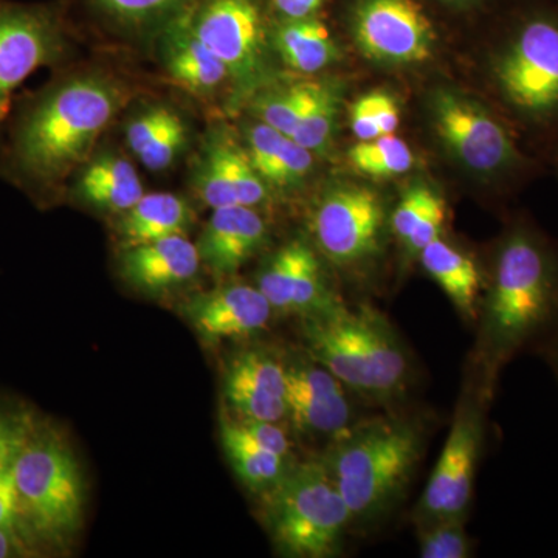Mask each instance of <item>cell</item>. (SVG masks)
<instances>
[{
	"instance_id": "1",
	"label": "cell",
	"mask_w": 558,
	"mask_h": 558,
	"mask_svg": "<svg viewBox=\"0 0 558 558\" xmlns=\"http://www.w3.org/2000/svg\"><path fill=\"white\" fill-rule=\"evenodd\" d=\"M128 98L130 89L102 73L51 84L14 120L3 161L7 174L33 193L57 189L90 159Z\"/></svg>"
},
{
	"instance_id": "2",
	"label": "cell",
	"mask_w": 558,
	"mask_h": 558,
	"mask_svg": "<svg viewBox=\"0 0 558 558\" xmlns=\"http://www.w3.org/2000/svg\"><path fill=\"white\" fill-rule=\"evenodd\" d=\"M484 289L472 366L494 391L510 360L558 332L557 250L517 223L499 242Z\"/></svg>"
},
{
	"instance_id": "3",
	"label": "cell",
	"mask_w": 558,
	"mask_h": 558,
	"mask_svg": "<svg viewBox=\"0 0 558 558\" xmlns=\"http://www.w3.org/2000/svg\"><path fill=\"white\" fill-rule=\"evenodd\" d=\"M427 444L421 418L357 421L319 458L351 512L352 527L384 520L405 497Z\"/></svg>"
},
{
	"instance_id": "4",
	"label": "cell",
	"mask_w": 558,
	"mask_h": 558,
	"mask_svg": "<svg viewBox=\"0 0 558 558\" xmlns=\"http://www.w3.org/2000/svg\"><path fill=\"white\" fill-rule=\"evenodd\" d=\"M307 355L330 371L351 395L388 407L399 402L411 381L410 352L379 311L362 306L304 318Z\"/></svg>"
},
{
	"instance_id": "5",
	"label": "cell",
	"mask_w": 558,
	"mask_h": 558,
	"mask_svg": "<svg viewBox=\"0 0 558 558\" xmlns=\"http://www.w3.org/2000/svg\"><path fill=\"white\" fill-rule=\"evenodd\" d=\"M264 523L275 548L286 557L339 556L351 512L319 459L290 465L264 492Z\"/></svg>"
},
{
	"instance_id": "6",
	"label": "cell",
	"mask_w": 558,
	"mask_h": 558,
	"mask_svg": "<svg viewBox=\"0 0 558 558\" xmlns=\"http://www.w3.org/2000/svg\"><path fill=\"white\" fill-rule=\"evenodd\" d=\"M11 475L33 538L61 546L80 531L83 480L78 462L57 433L33 428Z\"/></svg>"
},
{
	"instance_id": "7",
	"label": "cell",
	"mask_w": 558,
	"mask_h": 558,
	"mask_svg": "<svg viewBox=\"0 0 558 558\" xmlns=\"http://www.w3.org/2000/svg\"><path fill=\"white\" fill-rule=\"evenodd\" d=\"M494 391L476 371L465 379L450 433L416 508V529L439 521L468 520L486 439V411Z\"/></svg>"
},
{
	"instance_id": "8",
	"label": "cell",
	"mask_w": 558,
	"mask_h": 558,
	"mask_svg": "<svg viewBox=\"0 0 558 558\" xmlns=\"http://www.w3.org/2000/svg\"><path fill=\"white\" fill-rule=\"evenodd\" d=\"M502 100L524 120L558 121V20L529 17L517 27L494 61Z\"/></svg>"
},
{
	"instance_id": "9",
	"label": "cell",
	"mask_w": 558,
	"mask_h": 558,
	"mask_svg": "<svg viewBox=\"0 0 558 558\" xmlns=\"http://www.w3.org/2000/svg\"><path fill=\"white\" fill-rule=\"evenodd\" d=\"M384 202L368 186L343 185L323 194L311 233L326 259L340 269H362L379 258L385 236Z\"/></svg>"
},
{
	"instance_id": "10",
	"label": "cell",
	"mask_w": 558,
	"mask_h": 558,
	"mask_svg": "<svg viewBox=\"0 0 558 558\" xmlns=\"http://www.w3.org/2000/svg\"><path fill=\"white\" fill-rule=\"evenodd\" d=\"M429 109L440 142L470 171L502 178L523 167V154L508 128L478 101L442 89L435 92Z\"/></svg>"
},
{
	"instance_id": "11",
	"label": "cell",
	"mask_w": 558,
	"mask_h": 558,
	"mask_svg": "<svg viewBox=\"0 0 558 558\" xmlns=\"http://www.w3.org/2000/svg\"><path fill=\"white\" fill-rule=\"evenodd\" d=\"M194 32L229 72L234 90L248 92L266 73L267 38L256 0H199L189 7Z\"/></svg>"
},
{
	"instance_id": "12",
	"label": "cell",
	"mask_w": 558,
	"mask_h": 558,
	"mask_svg": "<svg viewBox=\"0 0 558 558\" xmlns=\"http://www.w3.org/2000/svg\"><path fill=\"white\" fill-rule=\"evenodd\" d=\"M64 53V31L54 11L0 0V126L9 119L17 87Z\"/></svg>"
},
{
	"instance_id": "13",
	"label": "cell",
	"mask_w": 558,
	"mask_h": 558,
	"mask_svg": "<svg viewBox=\"0 0 558 558\" xmlns=\"http://www.w3.org/2000/svg\"><path fill=\"white\" fill-rule=\"evenodd\" d=\"M352 33L363 57L384 64H421L435 46V28L416 0H362Z\"/></svg>"
},
{
	"instance_id": "14",
	"label": "cell",
	"mask_w": 558,
	"mask_h": 558,
	"mask_svg": "<svg viewBox=\"0 0 558 558\" xmlns=\"http://www.w3.org/2000/svg\"><path fill=\"white\" fill-rule=\"evenodd\" d=\"M286 402L292 427L328 446L357 422L348 388L311 355L286 365Z\"/></svg>"
},
{
	"instance_id": "15",
	"label": "cell",
	"mask_w": 558,
	"mask_h": 558,
	"mask_svg": "<svg viewBox=\"0 0 558 558\" xmlns=\"http://www.w3.org/2000/svg\"><path fill=\"white\" fill-rule=\"evenodd\" d=\"M271 310L312 318L340 307L323 278L317 253L304 241H290L271 256L256 286Z\"/></svg>"
},
{
	"instance_id": "16",
	"label": "cell",
	"mask_w": 558,
	"mask_h": 558,
	"mask_svg": "<svg viewBox=\"0 0 558 558\" xmlns=\"http://www.w3.org/2000/svg\"><path fill=\"white\" fill-rule=\"evenodd\" d=\"M274 310L258 288L226 284L190 301L186 315L209 344L247 339L269 325Z\"/></svg>"
},
{
	"instance_id": "17",
	"label": "cell",
	"mask_w": 558,
	"mask_h": 558,
	"mask_svg": "<svg viewBox=\"0 0 558 558\" xmlns=\"http://www.w3.org/2000/svg\"><path fill=\"white\" fill-rule=\"evenodd\" d=\"M223 395L240 417L281 422L288 417L286 363L260 349L241 352L227 368Z\"/></svg>"
},
{
	"instance_id": "18",
	"label": "cell",
	"mask_w": 558,
	"mask_h": 558,
	"mask_svg": "<svg viewBox=\"0 0 558 558\" xmlns=\"http://www.w3.org/2000/svg\"><path fill=\"white\" fill-rule=\"evenodd\" d=\"M267 241V223L256 208L230 205L213 209L197 252L202 264L219 277L236 274Z\"/></svg>"
},
{
	"instance_id": "19",
	"label": "cell",
	"mask_w": 558,
	"mask_h": 558,
	"mask_svg": "<svg viewBox=\"0 0 558 558\" xmlns=\"http://www.w3.org/2000/svg\"><path fill=\"white\" fill-rule=\"evenodd\" d=\"M160 60L175 84L201 97H211L230 81L223 62L194 32L189 9L165 24Z\"/></svg>"
},
{
	"instance_id": "20",
	"label": "cell",
	"mask_w": 558,
	"mask_h": 558,
	"mask_svg": "<svg viewBox=\"0 0 558 558\" xmlns=\"http://www.w3.org/2000/svg\"><path fill=\"white\" fill-rule=\"evenodd\" d=\"M202 266L197 245L185 234L123 248L121 277L145 293H161L186 284Z\"/></svg>"
},
{
	"instance_id": "21",
	"label": "cell",
	"mask_w": 558,
	"mask_h": 558,
	"mask_svg": "<svg viewBox=\"0 0 558 558\" xmlns=\"http://www.w3.org/2000/svg\"><path fill=\"white\" fill-rule=\"evenodd\" d=\"M145 194L138 172L126 157L105 153L80 168L73 196L81 204L119 216L134 207Z\"/></svg>"
},
{
	"instance_id": "22",
	"label": "cell",
	"mask_w": 558,
	"mask_h": 558,
	"mask_svg": "<svg viewBox=\"0 0 558 558\" xmlns=\"http://www.w3.org/2000/svg\"><path fill=\"white\" fill-rule=\"evenodd\" d=\"M194 211L185 197L171 193L143 194L142 199L117 216L116 233L123 248L185 234Z\"/></svg>"
},
{
	"instance_id": "23",
	"label": "cell",
	"mask_w": 558,
	"mask_h": 558,
	"mask_svg": "<svg viewBox=\"0 0 558 558\" xmlns=\"http://www.w3.org/2000/svg\"><path fill=\"white\" fill-rule=\"evenodd\" d=\"M418 259L433 281L449 296L458 314L470 323H476L484 290L483 275L476 260L442 236L422 250Z\"/></svg>"
},
{
	"instance_id": "24",
	"label": "cell",
	"mask_w": 558,
	"mask_h": 558,
	"mask_svg": "<svg viewBox=\"0 0 558 558\" xmlns=\"http://www.w3.org/2000/svg\"><path fill=\"white\" fill-rule=\"evenodd\" d=\"M278 57L295 72L317 73L339 58V49L322 21L314 17L286 20L274 35Z\"/></svg>"
},
{
	"instance_id": "25",
	"label": "cell",
	"mask_w": 558,
	"mask_h": 558,
	"mask_svg": "<svg viewBox=\"0 0 558 558\" xmlns=\"http://www.w3.org/2000/svg\"><path fill=\"white\" fill-rule=\"evenodd\" d=\"M220 439L231 468L242 483L253 492L269 490L290 468L288 458L264 449L238 428L233 418L220 422Z\"/></svg>"
},
{
	"instance_id": "26",
	"label": "cell",
	"mask_w": 558,
	"mask_h": 558,
	"mask_svg": "<svg viewBox=\"0 0 558 558\" xmlns=\"http://www.w3.org/2000/svg\"><path fill=\"white\" fill-rule=\"evenodd\" d=\"M229 140L230 134L223 130L208 134L194 168V190L201 201L211 209L238 205L231 185Z\"/></svg>"
},
{
	"instance_id": "27",
	"label": "cell",
	"mask_w": 558,
	"mask_h": 558,
	"mask_svg": "<svg viewBox=\"0 0 558 558\" xmlns=\"http://www.w3.org/2000/svg\"><path fill=\"white\" fill-rule=\"evenodd\" d=\"M319 87L322 83L318 81H300L288 86L275 87L258 95L253 102V113L256 120L292 137L304 113L317 97Z\"/></svg>"
},
{
	"instance_id": "28",
	"label": "cell",
	"mask_w": 558,
	"mask_h": 558,
	"mask_svg": "<svg viewBox=\"0 0 558 558\" xmlns=\"http://www.w3.org/2000/svg\"><path fill=\"white\" fill-rule=\"evenodd\" d=\"M348 156L355 170L371 178H395L414 167L413 150L395 134L359 142L349 149Z\"/></svg>"
},
{
	"instance_id": "29",
	"label": "cell",
	"mask_w": 558,
	"mask_h": 558,
	"mask_svg": "<svg viewBox=\"0 0 558 558\" xmlns=\"http://www.w3.org/2000/svg\"><path fill=\"white\" fill-rule=\"evenodd\" d=\"M339 90L329 84L319 87L317 97L311 108L304 113L299 126L292 134V138L311 153L322 154L328 149L339 116Z\"/></svg>"
},
{
	"instance_id": "30",
	"label": "cell",
	"mask_w": 558,
	"mask_h": 558,
	"mask_svg": "<svg viewBox=\"0 0 558 558\" xmlns=\"http://www.w3.org/2000/svg\"><path fill=\"white\" fill-rule=\"evenodd\" d=\"M108 16L126 27L142 28L167 24L193 0H94Z\"/></svg>"
},
{
	"instance_id": "31",
	"label": "cell",
	"mask_w": 558,
	"mask_h": 558,
	"mask_svg": "<svg viewBox=\"0 0 558 558\" xmlns=\"http://www.w3.org/2000/svg\"><path fill=\"white\" fill-rule=\"evenodd\" d=\"M314 156L315 154L310 149L286 135L267 167L260 172V178L269 189L279 191L299 189L314 168Z\"/></svg>"
},
{
	"instance_id": "32",
	"label": "cell",
	"mask_w": 558,
	"mask_h": 558,
	"mask_svg": "<svg viewBox=\"0 0 558 558\" xmlns=\"http://www.w3.org/2000/svg\"><path fill=\"white\" fill-rule=\"evenodd\" d=\"M417 538L422 558H469L473 554L465 520L439 521L418 527Z\"/></svg>"
},
{
	"instance_id": "33",
	"label": "cell",
	"mask_w": 558,
	"mask_h": 558,
	"mask_svg": "<svg viewBox=\"0 0 558 558\" xmlns=\"http://www.w3.org/2000/svg\"><path fill=\"white\" fill-rule=\"evenodd\" d=\"M189 143V126L171 109L163 126L154 135L138 156V160L150 171H165L175 163Z\"/></svg>"
},
{
	"instance_id": "34",
	"label": "cell",
	"mask_w": 558,
	"mask_h": 558,
	"mask_svg": "<svg viewBox=\"0 0 558 558\" xmlns=\"http://www.w3.org/2000/svg\"><path fill=\"white\" fill-rule=\"evenodd\" d=\"M229 161L231 185H233L238 205L250 208L263 205L269 196L270 189L253 167L244 145H241L231 135L229 140Z\"/></svg>"
},
{
	"instance_id": "35",
	"label": "cell",
	"mask_w": 558,
	"mask_h": 558,
	"mask_svg": "<svg viewBox=\"0 0 558 558\" xmlns=\"http://www.w3.org/2000/svg\"><path fill=\"white\" fill-rule=\"evenodd\" d=\"M438 196L435 190L429 186L421 185L411 186L402 199H400L398 208L392 211L391 219H389V227H391L392 234L400 241V244L405 242L410 236L411 231L417 226L418 220L427 211L429 204Z\"/></svg>"
},
{
	"instance_id": "36",
	"label": "cell",
	"mask_w": 558,
	"mask_h": 558,
	"mask_svg": "<svg viewBox=\"0 0 558 558\" xmlns=\"http://www.w3.org/2000/svg\"><path fill=\"white\" fill-rule=\"evenodd\" d=\"M447 219V202L438 193L433 199L425 215L418 220L417 226L411 231L410 236L403 242V248L410 256H418L428 244L442 236L444 226Z\"/></svg>"
},
{
	"instance_id": "37",
	"label": "cell",
	"mask_w": 558,
	"mask_h": 558,
	"mask_svg": "<svg viewBox=\"0 0 558 558\" xmlns=\"http://www.w3.org/2000/svg\"><path fill=\"white\" fill-rule=\"evenodd\" d=\"M32 432L33 427L25 418L0 413V478L13 468Z\"/></svg>"
},
{
	"instance_id": "38",
	"label": "cell",
	"mask_w": 558,
	"mask_h": 558,
	"mask_svg": "<svg viewBox=\"0 0 558 558\" xmlns=\"http://www.w3.org/2000/svg\"><path fill=\"white\" fill-rule=\"evenodd\" d=\"M171 109L167 106H153L135 116L126 126V143L135 156H140L154 135L163 126Z\"/></svg>"
},
{
	"instance_id": "39",
	"label": "cell",
	"mask_w": 558,
	"mask_h": 558,
	"mask_svg": "<svg viewBox=\"0 0 558 558\" xmlns=\"http://www.w3.org/2000/svg\"><path fill=\"white\" fill-rule=\"evenodd\" d=\"M238 428L242 429L250 439L255 440L264 449L274 451L288 458L290 454V439L284 429L279 427L278 422L258 421V418L240 417L233 418Z\"/></svg>"
},
{
	"instance_id": "40",
	"label": "cell",
	"mask_w": 558,
	"mask_h": 558,
	"mask_svg": "<svg viewBox=\"0 0 558 558\" xmlns=\"http://www.w3.org/2000/svg\"><path fill=\"white\" fill-rule=\"evenodd\" d=\"M0 529L14 532L27 539L28 543L35 539L25 524L24 515H22L20 497H17L11 470L0 478Z\"/></svg>"
},
{
	"instance_id": "41",
	"label": "cell",
	"mask_w": 558,
	"mask_h": 558,
	"mask_svg": "<svg viewBox=\"0 0 558 558\" xmlns=\"http://www.w3.org/2000/svg\"><path fill=\"white\" fill-rule=\"evenodd\" d=\"M351 128L359 142L380 137L381 131L374 113L371 95L366 94L354 101L351 108Z\"/></svg>"
},
{
	"instance_id": "42",
	"label": "cell",
	"mask_w": 558,
	"mask_h": 558,
	"mask_svg": "<svg viewBox=\"0 0 558 558\" xmlns=\"http://www.w3.org/2000/svg\"><path fill=\"white\" fill-rule=\"evenodd\" d=\"M369 95L381 135L395 134L400 124L399 106L395 97L385 90L369 92Z\"/></svg>"
},
{
	"instance_id": "43",
	"label": "cell",
	"mask_w": 558,
	"mask_h": 558,
	"mask_svg": "<svg viewBox=\"0 0 558 558\" xmlns=\"http://www.w3.org/2000/svg\"><path fill=\"white\" fill-rule=\"evenodd\" d=\"M322 3L323 0H275V5L279 13L284 14L286 20L310 17Z\"/></svg>"
},
{
	"instance_id": "44",
	"label": "cell",
	"mask_w": 558,
	"mask_h": 558,
	"mask_svg": "<svg viewBox=\"0 0 558 558\" xmlns=\"http://www.w3.org/2000/svg\"><path fill=\"white\" fill-rule=\"evenodd\" d=\"M32 553L31 543L14 534V532L0 529V558L27 556Z\"/></svg>"
},
{
	"instance_id": "45",
	"label": "cell",
	"mask_w": 558,
	"mask_h": 558,
	"mask_svg": "<svg viewBox=\"0 0 558 558\" xmlns=\"http://www.w3.org/2000/svg\"><path fill=\"white\" fill-rule=\"evenodd\" d=\"M543 354L548 359L550 368L556 373L558 380V332L542 344Z\"/></svg>"
},
{
	"instance_id": "46",
	"label": "cell",
	"mask_w": 558,
	"mask_h": 558,
	"mask_svg": "<svg viewBox=\"0 0 558 558\" xmlns=\"http://www.w3.org/2000/svg\"><path fill=\"white\" fill-rule=\"evenodd\" d=\"M449 2H459V0H449Z\"/></svg>"
}]
</instances>
